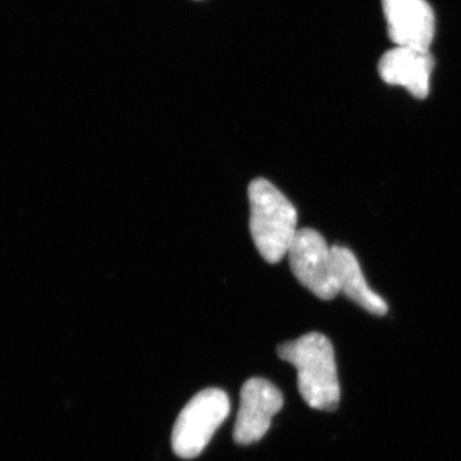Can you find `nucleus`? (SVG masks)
<instances>
[{
  "label": "nucleus",
  "mask_w": 461,
  "mask_h": 461,
  "mask_svg": "<svg viewBox=\"0 0 461 461\" xmlns=\"http://www.w3.org/2000/svg\"><path fill=\"white\" fill-rule=\"evenodd\" d=\"M296 280L321 300L339 295L332 247L313 229L297 230L287 256Z\"/></svg>",
  "instance_id": "20e7f679"
},
{
  "label": "nucleus",
  "mask_w": 461,
  "mask_h": 461,
  "mask_svg": "<svg viewBox=\"0 0 461 461\" xmlns=\"http://www.w3.org/2000/svg\"><path fill=\"white\" fill-rule=\"evenodd\" d=\"M230 400L220 388H206L182 409L172 432V447L182 459H194L204 450L215 430L230 414Z\"/></svg>",
  "instance_id": "7ed1b4c3"
},
{
  "label": "nucleus",
  "mask_w": 461,
  "mask_h": 461,
  "mask_svg": "<svg viewBox=\"0 0 461 461\" xmlns=\"http://www.w3.org/2000/svg\"><path fill=\"white\" fill-rule=\"evenodd\" d=\"M433 67L429 51L396 47L382 56L378 71L384 83L405 87L414 98L424 99L429 94Z\"/></svg>",
  "instance_id": "0eeeda50"
},
{
  "label": "nucleus",
  "mask_w": 461,
  "mask_h": 461,
  "mask_svg": "<svg viewBox=\"0 0 461 461\" xmlns=\"http://www.w3.org/2000/svg\"><path fill=\"white\" fill-rule=\"evenodd\" d=\"M332 253L339 293L344 294L348 299L353 300L355 304L362 306L364 311L368 313L386 314L387 303L366 284L360 264L353 251L348 250V248L335 245L332 247Z\"/></svg>",
  "instance_id": "6e6552de"
},
{
  "label": "nucleus",
  "mask_w": 461,
  "mask_h": 461,
  "mask_svg": "<svg viewBox=\"0 0 461 461\" xmlns=\"http://www.w3.org/2000/svg\"><path fill=\"white\" fill-rule=\"evenodd\" d=\"M388 38L397 47L429 51L435 36V14L426 0H382Z\"/></svg>",
  "instance_id": "423d86ee"
},
{
  "label": "nucleus",
  "mask_w": 461,
  "mask_h": 461,
  "mask_svg": "<svg viewBox=\"0 0 461 461\" xmlns=\"http://www.w3.org/2000/svg\"><path fill=\"white\" fill-rule=\"evenodd\" d=\"M284 406V396L275 384L263 378H250L240 393V411L233 438L240 445L259 441Z\"/></svg>",
  "instance_id": "39448f33"
},
{
  "label": "nucleus",
  "mask_w": 461,
  "mask_h": 461,
  "mask_svg": "<svg viewBox=\"0 0 461 461\" xmlns=\"http://www.w3.org/2000/svg\"><path fill=\"white\" fill-rule=\"evenodd\" d=\"M248 193L254 244L264 260L281 262L299 230L295 206L266 178L251 181Z\"/></svg>",
  "instance_id": "f03ea898"
},
{
  "label": "nucleus",
  "mask_w": 461,
  "mask_h": 461,
  "mask_svg": "<svg viewBox=\"0 0 461 461\" xmlns=\"http://www.w3.org/2000/svg\"><path fill=\"white\" fill-rule=\"evenodd\" d=\"M278 357L293 364L297 372L300 395L311 408L332 411L338 408L339 390L335 350L321 333H306L278 346Z\"/></svg>",
  "instance_id": "f257e3e1"
}]
</instances>
